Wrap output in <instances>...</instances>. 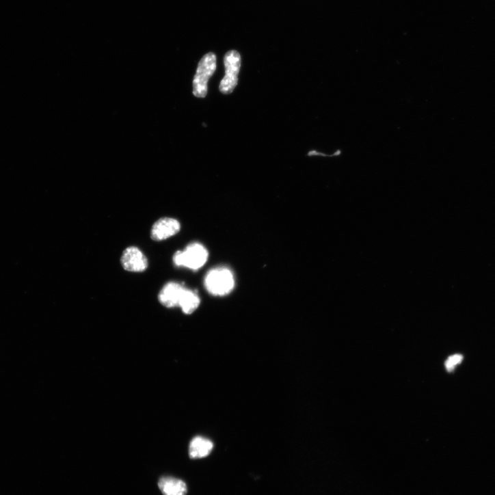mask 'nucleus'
I'll return each mask as SVG.
<instances>
[{
	"label": "nucleus",
	"instance_id": "nucleus-1",
	"mask_svg": "<svg viewBox=\"0 0 495 495\" xmlns=\"http://www.w3.org/2000/svg\"><path fill=\"white\" fill-rule=\"evenodd\" d=\"M208 257V252L203 245L192 243L184 251L177 252L174 256L173 261L178 267L198 270L206 264Z\"/></svg>",
	"mask_w": 495,
	"mask_h": 495
},
{
	"label": "nucleus",
	"instance_id": "nucleus-2",
	"mask_svg": "<svg viewBox=\"0 0 495 495\" xmlns=\"http://www.w3.org/2000/svg\"><path fill=\"white\" fill-rule=\"evenodd\" d=\"M207 291L215 296H225L235 287L232 272L224 267L214 269L206 275L204 280Z\"/></svg>",
	"mask_w": 495,
	"mask_h": 495
},
{
	"label": "nucleus",
	"instance_id": "nucleus-3",
	"mask_svg": "<svg viewBox=\"0 0 495 495\" xmlns=\"http://www.w3.org/2000/svg\"><path fill=\"white\" fill-rule=\"evenodd\" d=\"M216 69V55L209 53L200 61L193 81V93L198 98H204L208 92V82Z\"/></svg>",
	"mask_w": 495,
	"mask_h": 495
},
{
	"label": "nucleus",
	"instance_id": "nucleus-4",
	"mask_svg": "<svg viewBox=\"0 0 495 495\" xmlns=\"http://www.w3.org/2000/svg\"><path fill=\"white\" fill-rule=\"evenodd\" d=\"M225 76L219 85V91L224 94L233 92L237 85L241 67V56L236 51H230L224 56Z\"/></svg>",
	"mask_w": 495,
	"mask_h": 495
},
{
	"label": "nucleus",
	"instance_id": "nucleus-5",
	"mask_svg": "<svg viewBox=\"0 0 495 495\" xmlns=\"http://www.w3.org/2000/svg\"><path fill=\"white\" fill-rule=\"evenodd\" d=\"M124 269L133 273H143L148 268V260L144 254L135 246H131L124 251L121 257Z\"/></svg>",
	"mask_w": 495,
	"mask_h": 495
},
{
	"label": "nucleus",
	"instance_id": "nucleus-6",
	"mask_svg": "<svg viewBox=\"0 0 495 495\" xmlns=\"http://www.w3.org/2000/svg\"><path fill=\"white\" fill-rule=\"evenodd\" d=\"M180 230V224L177 219L163 217L153 225L151 230V237L155 241H163L176 235Z\"/></svg>",
	"mask_w": 495,
	"mask_h": 495
},
{
	"label": "nucleus",
	"instance_id": "nucleus-7",
	"mask_svg": "<svg viewBox=\"0 0 495 495\" xmlns=\"http://www.w3.org/2000/svg\"><path fill=\"white\" fill-rule=\"evenodd\" d=\"M185 288L176 282H169L162 289L159 295L160 303L166 308L179 306Z\"/></svg>",
	"mask_w": 495,
	"mask_h": 495
},
{
	"label": "nucleus",
	"instance_id": "nucleus-8",
	"mask_svg": "<svg viewBox=\"0 0 495 495\" xmlns=\"http://www.w3.org/2000/svg\"><path fill=\"white\" fill-rule=\"evenodd\" d=\"M158 485L163 495H187L188 491L184 481L170 476L161 477Z\"/></svg>",
	"mask_w": 495,
	"mask_h": 495
},
{
	"label": "nucleus",
	"instance_id": "nucleus-9",
	"mask_svg": "<svg viewBox=\"0 0 495 495\" xmlns=\"http://www.w3.org/2000/svg\"><path fill=\"white\" fill-rule=\"evenodd\" d=\"M213 449V444L210 440L200 436L196 437L189 444V457L193 459L206 457L211 453Z\"/></svg>",
	"mask_w": 495,
	"mask_h": 495
},
{
	"label": "nucleus",
	"instance_id": "nucleus-10",
	"mask_svg": "<svg viewBox=\"0 0 495 495\" xmlns=\"http://www.w3.org/2000/svg\"><path fill=\"white\" fill-rule=\"evenodd\" d=\"M200 303L196 293L185 289L182 295L179 307L185 314H192L198 308Z\"/></svg>",
	"mask_w": 495,
	"mask_h": 495
},
{
	"label": "nucleus",
	"instance_id": "nucleus-11",
	"mask_svg": "<svg viewBox=\"0 0 495 495\" xmlns=\"http://www.w3.org/2000/svg\"><path fill=\"white\" fill-rule=\"evenodd\" d=\"M463 360V356L460 354H455L449 358L446 361V368L449 371H452L455 366L459 364Z\"/></svg>",
	"mask_w": 495,
	"mask_h": 495
}]
</instances>
